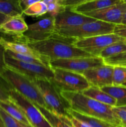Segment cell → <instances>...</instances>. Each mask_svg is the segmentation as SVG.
Here are the masks:
<instances>
[{"label": "cell", "instance_id": "obj_16", "mask_svg": "<svg viewBox=\"0 0 126 127\" xmlns=\"http://www.w3.org/2000/svg\"><path fill=\"white\" fill-rule=\"evenodd\" d=\"M0 45L3 47L5 51H9L19 54L27 55L43 60L46 62H49V60L38 54L37 52L30 48L27 43L22 41H12L7 39L6 37H2L0 39Z\"/></svg>", "mask_w": 126, "mask_h": 127}, {"label": "cell", "instance_id": "obj_15", "mask_svg": "<svg viewBox=\"0 0 126 127\" xmlns=\"http://www.w3.org/2000/svg\"><path fill=\"white\" fill-rule=\"evenodd\" d=\"M28 29L23 16L10 17L0 26V31L5 35L12 37V40L22 39V35Z\"/></svg>", "mask_w": 126, "mask_h": 127}, {"label": "cell", "instance_id": "obj_2", "mask_svg": "<svg viewBox=\"0 0 126 127\" xmlns=\"http://www.w3.org/2000/svg\"><path fill=\"white\" fill-rule=\"evenodd\" d=\"M70 109L76 112L86 116L104 120L116 127H121V122L110 105L99 102L82 93L61 91Z\"/></svg>", "mask_w": 126, "mask_h": 127}, {"label": "cell", "instance_id": "obj_17", "mask_svg": "<svg viewBox=\"0 0 126 127\" xmlns=\"http://www.w3.org/2000/svg\"><path fill=\"white\" fill-rule=\"evenodd\" d=\"M121 1L122 0H84L80 4L72 8L71 10L77 13L84 14L117 4Z\"/></svg>", "mask_w": 126, "mask_h": 127}, {"label": "cell", "instance_id": "obj_1", "mask_svg": "<svg viewBox=\"0 0 126 127\" xmlns=\"http://www.w3.org/2000/svg\"><path fill=\"white\" fill-rule=\"evenodd\" d=\"M76 38L64 37L54 33L52 37L40 42H24L33 50L50 60L91 57V55L74 45Z\"/></svg>", "mask_w": 126, "mask_h": 127}, {"label": "cell", "instance_id": "obj_38", "mask_svg": "<svg viewBox=\"0 0 126 127\" xmlns=\"http://www.w3.org/2000/svg\"><path fill=\"white\" fill-rule=\"evenodd\" d=\"M121 24L122 25H126V11L125 12L124 15L123 16V19H122V23Z\"/></svg>", "mask_w": 126, "mask_h": 127}, {"label": "cell", "instance_id": "obj_37", "mask_svg": "<svg viewBox=\"0 0 126 127\" xmlns=\"http://www.w3.org/2000/svg\"><path fill=\"white\" fill-rule=\"evenodd\" d=\"M9 18L10 17H7L6 15L3 14L0 12V26L2 24H3L6 21H7Z\"/></svg>", "mask_w": 126, "mask_h": 127}, {"label": "cell", "instance_id": "obj_42", "mask_svg": "<svg viewBox=\"0 0 126 127\" xmlns=\"http://www.w3.org/2000/svg\"><path fill=\"white\" fill-rule=\"evenodd\" d=\"M0 127H3V126H2V123H1V120H0Z\"/></svg>", "mask_w": 126, "mask_h": 127}, {"label": "cell", "instance_id": "obj_40", "mask_svg": "<svg viewBox=\"0 0 126 127\" xmlns=\"http://www.w3.org/2000/svg\"><path fill=\"white\" fill-rule=\"evenodd\" d=\"M4 36H6V35H4L3 33L1 32V31H0V39H1L2 37H5Z\"/></svg>", "mask_w": 126, "mask_h": 127}, {"label": "cell", "instance_id": "obj_21", "mask_svg": "<svg viewBox=\"0 0 126 127\" xmlns=\"http://www.w3.org/2000/svg\"><path fill=\"white\" fill-rule=\"evenodd\" d=\"M116 100V107H126V87L111 86L100 88Z\"/></svg>", "mask_w": 126, "mask_h": 127}, {"label": "cell", "instance_id": "obj_4", "mask_svg": "<svg viewBox=\"0 0 126 127\" xmlns=\"http://www.w3.org/2000/svg\"><path fill=\"white\" fill-rule=\"evenodd\" d=\"M40 92L46 103L48 110L58 115L69 117L70 107L62 95L61 91L52 81L48 79L33 80Z\"/></svg>", "mask_w": 126, "mask_h": 127}, {"label": "cell", "instance_id": "obj_29", "mask_svg": "<svg viewBox=\"0 0 126 127\" xmlns=\"http://www.w3.org/2000/svg\"><path fill=\"white\" fill-rule=\"evenodd\" d=\"M43 1L47 6V12L50 16L54 17L58 14L64 12L66 9L61 4L59 0H44Z\"/></svg>", "mask_w": 126, "mask_h": 127}, {"label": "cell", "instance_id": "obj_27", "mask_svg": "<svg viewBox=\"0 0 126 127\" xmlns=\"http://www.w3.org/2000/svg\"><path fill=\"white\" fill-rule=\"evenodd\" d=\"M0 120L3 127H28L14 119L0 107Z\"/></svg>", "mask_w": 126, "mask_h": 127}, {"label": "cell", "instance_id": "obj_20", "mask_svg": "<svg viewBox=\"0 0 126 127\" xmlns=\"http://www.w3.org/2000/svg\"><path fill=\"white\" fill-rule=\"evenodd\" d=\"M0 107L23 125L32 127L21 109L11 100L8 101H0Z\"/></svg>", "mask_w": 126, "mask_h": 127}, {"label": "cell", "instance_id": "obj_34", "mask_svg": "<svg viewBox=\"0 0 126 127\" xmlns=\"http://www.w3.org/2000/svg\"><path fill=\"white\" fill-rule=\"evenodd\" d=\"M6 68L5 63V50L3 47L0 45V74Z\"/></svg>", "mask_w": 126, "mask_h": 127}, {"label": "cell", "instance_id": "obj_11", "mask_svg": "<svg viewBox=\"0 0 126 127\" xmlns=\"http://www.w3.org/2000/svg\"><path fill=\"white\" fill-rule=\"evenodd\" d=\"M55 33L54 17L48 16L28 26L22 34V42H40L50 38Z\"/></svg>", "mask_w": 126, "mask_h": 127}, {"label": "cell", "instance_id": "obj_10", "mask_svg": "<svg viewBox=\"0 0 126 127\" xmlns=\"http://www.w3.org/2000/svg\"><path fill=\"white\" fill-rule=\"evenodd\" d=\"M123 40L124 39L113 33L76 39L74 45L93 57H99L100 53L106 47Z\"/></svg>", "mask_w": 126, "mask_h": 127}, {"label": "cell", "instance_id": "obj_9", "mask_svg": "<svg viewBox=\"0 0 126 127\" xmlns=\"http://www.w3.org/2000/svg\"><path fill=\"white\" fill-rule=\"evenodd\" d=\"M104 60L100 57H82L65 60H54L49 62L51 68H59L82 74L85 71L104 65Z\"/></svg>", "mask_w": 126, "mask_h": 127}, {"label": "cell", "instance_id": "obj_14", "mask_svg": "<svg viewBox=\"0 0 126 127\" xmlns=\"http://www.w3.org/2000/svg\"><path fill=\"white\" fill-rule=\"evenodd\" d=\"M95 21L96 19L74 12L70 8H66L64 12L54 16L55 31L78 27L85 23Z\"/></svg>", "mask_w": 126, "mask_h": 127}, {"label": "cell", "instance_id": "obj_18", "mask_svg": "<svg viewBox=\"0 0 126 127\" xmlns=\"http://www.w3.org/2000/svg\"><path fill=\"white\" fill-rule=\"evenodd\" d=\"M82 93L85 96L88 97L99 102L110 105L113 107L116 106V99L97 87L90 86L88 89H85Z\"/></svg>", "mask_w": 126, "mask_h": 127}, {"label": "cell", "instance_id": "obj_44", "mask_svg": "<svg viewBox=\"0 0 126 127\" xmlns=\"http://www.w3.org/2000/svg\"><path fill=\"white\" fill-rule=\"evenodd\" d=\"M124 43H125V44L126 45V39H124Z\"/></svg>", "mask_w": 126, "mask_h": 127}, {"label": "cell", "instance_id": "obj_41", "mask_svg": "<svg viewBox=\"0 0 126 127\" xmlns=\"http://www.w3.org/2000/svg\"><path fill=\"white\" fill-rule=\"evenodd\" d=\"M119 108H121V109H124V110H126V107H119Z\"/></svg>", "mask_w": 126, "mask_h": 127}, {"label": "cell", "instance_id": "obj_3", "mask_svg": "<svg viewBox=\"0 0 126 127\" xmlns=\"http://www.w3.org/2000/svg\"><path fill=\"white\" fill-rule=\"evenodd\" d=\"M0 78L8 88L16 90L33 104L48 109L40 92L30 78L7 67L0 74Z\"/></svg>", "mask_w": 126, "mask_h": 127}, {"label": "cell", "instance_id": "obj_26", "mask_svg": "<svg viewBox=\"0 0 126 127\" xmlns=\"http://www.w3.org/2000/svg\"><path fill=\"white\" fill-rule=\"evenodd\" d=\"M47 13V6L43 1L38 0L28 8L23 11V14L34 17H38Z\"/></svg>", "mask_w": 126, "mask_h": 127}, {"label": "cell", "instance_id": "obj_24", "mask_svg": "<svg viewBox=\"0 0 126 127\" xmlns=\"http://www.w3.org/2000/svg\"><path fill=\"white\" fill-rule=\"evenodd\" d=\"M126 52V45L124 43V40H123L106 47L100 53L99 57L104 60Z\"/></svg>", "mask_w": 126, "mask_h": 127}, {"label": "cell", "instance_id": "obj_30", "mask_svg": "<svg viewBox=\"0 0 126 127\" xmlns=\"http://www.w3.org/2000/svg\"><path fill=\"white\" fill-rule=\"evenodd\" d=\"M105 64L111 66H116L121 63L126 62V52L120 53L114 57H111L107 59L104 60Z\"/></svg>", "mask_w": 126, "mask_h": 127}, {"label": "cell", "instance_id": "obj_32", "mask_svg": "<svg viewBox=\"0 0 126 127\" xmlns=\"http://www.w3.org/2000/svg\"><path fill=\"white\" fill-rule=\"evenodd\" d=\"M112 110L121 122V127H126V110L116 107L112 108Z\"/></svg>", "mask_w": 126, "mask_h": 127}, {"label": "cell", "instance_id": "obj_8", "mask_svg": "<svg viewBox=\"0 0 126 127\" xmlns=\"http://www.w3.org/2000/svg\"><path fill=\"white\" fill-rule=\"evenodd\" d=\"M10 100L21 109L32 127H51L35 105L25 97L9 88Z\"/></svg>", "mask_w": 126, "mask_h": 127}, {"label": "cell", "instance_id": "obj_39", "mask_svg": "<svg viewBox=\"0 0 126 127\" xmlns=\"http://www.w3.org/2000/svg\"><path fill=\"white\" fill-rule=\"evenodd\" d=\"M116 66H126V62H124V63H121L120 64H117Z\"/></svg>", "mask_w": 126, "mask_h": 127}, {"label": "cell", "instance_id": "obj_7", "mask_svg": "<svg viewBox=\"0 0 126 127\" xmlns=\"http://www.w3.org/2000/svg\"><path fill=\"white\" fill-rule=\"evenodd\" d=\"M5 63L7 68L23 74L32 80L48 79L53 81L54 77L53 69L51 67L21 62L9 57L6 53Z\"/></svg>", "mask_w": 126, "mask_h": 127}, {"label": "cell", "instance_id": "obj_43", "mask_svg": "<svg viewBox=\"0 0 126 127\" xmlns=\"http://www.w3.org/2000/svg\"><path fill=\"white\" fill-rule=\"evenodd\" d=\"M122 86H125V87H126V83H125L124 84H122Z\"/></svg>", "mask_w": 126, "mask_h": 127}, {"label": "cell", "instance_id": "obj_33", "mask_svg": "<svg viewBox=\"0 0 126 127\" xmlns=\"http://www.w3.org/2000/svg\"><path fill=\"white\" fill-rule=\"evenodd\" d=\"M114 33L123 39H126V25H116Z\"/></svg>", "mask_w": 126, "mask_h": 127}, {"label": "cell", "instance_id": "obj_36", "mask_svg": "<svg viewBox=\"0 0 126 127\" xmlns=\"http://www.w3.org/2000/svg\"><path fill=\"white\" fill-rule=\"evenodd\" d=\"M37 1H35V0H19V3L22 11H23Z\"/></svg>", "mask_w": 126, "mask_h": 127}, {"label": "cell", "instance_id": "obj_6", "mask_svg": "<svg viewBox=\"0 0 126 127\" xmlns=\"http://www.w3.org/2000/svg\"><path fill=\"white\" fill-rule=\"evenodd\" d=\"M54 77L52 81L61 91L82 93L90 86L83 74L59 68H52Z\"/></svg>", "mask_w": 126, "mask_h": 127}, {"label": "cell", "instance_id": "obj_23", "mask_svg": "<svg viewBox=\"0 0 126 127\" xmlns=\"http://www.w3.org/2000/svg\"><path fill=\"white\" fill-rule=\"evenodd\" d=\"M69 114L75 119L86 123L91 127H116L104 120L79 114L72 110L71 109L69 110Z\"/></svg>", "mask_w": 126, "mask_h": 127}, {"label": "cell", "instance_id": "obj_12", "mask_svg": "<svg viewBox=\"0 0 126 127\" xmlns=\"http://www.w3.org/2000/svg\"><path fill=\"white\" fill-rule=\"evenodd\" d=\"M126 11V1L122 0L121 2L106 8L84 14L85 16L94 19L107 23L119 25L122 23L123 16Z\"/></svg>", "mask_w": 126, "mask_h": 127}, {"label": "cell", "instance_id": "obj_28", "mask_svg": "<svg viewBox=\"0 0 126 127\" xmlns=\"http://www.w3.org/2000/svg\"><path fill=\"white\" fill-rule=\"evenodd\" d=\"M126 83V67L114 66L112 86H122Z\"/></svg>", "mask_w": 126, "mask_h": 127}, {"label": "cell", "instance_id": "obj_5", "mask_svg": "<svg viewBox=\"0 0 126 127\" xmlns=\"http://www.w3.org/2000/svg\"><path fill=\"white\" fill-rule=\"evenodd\" d=\"M116 25L96 20L80 26L55 31V33L70 38L80 39L94 36L113 33Z\"/></svg>", "mask_w": 126, "mask_h": 127}, {"label": "cell", "instance_id": "obj_13", "mask_svg": "<svg viewBox=\"0 0 126 127\" xmlns=\"http://www.w3.org/2000/svg\"><path fill=\"white\" fill-rule=\"evenodd\" d=\"M113 71V66L105 64L85 71L82 74L90 85L102 88L112 86Z\"/></svg>", "mask_w": 126, "mask_h": 127}, {"label": "cell", "instance_id": "obj_31", "mask_svg": "<svg viewBox=\"0 0 126 127\" xmlns=\"http://www.w3.org/2000/svg\"><path fill=\"white\" fill-rule=\"evenodd\" d=\"M9 100V88L4 81L0 78V101H8Z\"/></svg>", "mask_w": 126, "mask_h": 127}, {"label": "cell", "instance_id": "obj_25", "mask_svg": "<svg viewBox=\"0 0 126 127\" xmlns=\"http://www.w3.org/2000/svg\"><path fill=\"white\" fill-rule=\"evenodd\" d=\"M5 53L7 55H8L9 57H11V58H14L15 60H17L21 61V62L33 63V64L45 66H49V62H46V61L43 60L39 59V58L31 57V56L27 55L19 54V53H14V52H9V51H5Z\"/></svg>", "mask_w": 126, "mask_h": 127}, {"label": "cell", "instance_id": "obj_19", "mask_svg": "<svg viewBox=\"0 0 126 127\" xmlns=\"http://www.w3.org/2000/svg\"><path fill=\"white\" fill-rule=\"evenodd\" d=\"M41 112L46 120L48 121L51 127H74L70 122L69 117L58 115L48 109L33 104Z\"/></svg>", "mask_w": 126, "mask_h": 127}, {"label": "cell", "instance_id": "obj_35", "mask_svg": "<svg viewBox=\"0 0 126 127\" xmlns=\"http://www.w3.org/2000/svg\"><path fill=\"white\" fill-rule=\"evenodd\" d=\"M69 119H70V122H71L72 124L74 127H91L90 125L86 124V123L80 121V120H77V119L72 117L71 115L69 117Z\"/></svg>", "mask_w": 126, "mask_h": 127}, {"label": "cell", "instance_id": "obj_22", "mask_svg": "<svg viewBox=\"0 0 126 127\" xmlns=\"http://www.w3.org/2000/svg\"><path fill=\"white\" fill-rule=\"evenodd\" d=\"M0 12L9 17L23 15L19 0H0Z\"/></svg>", "mask_w": 126, "mask_h": 127}]
</instances>
